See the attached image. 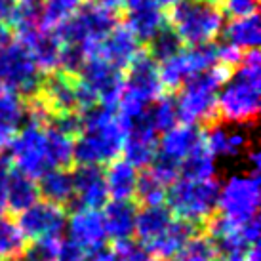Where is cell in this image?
Wrapping results in <instances>:
<instances>
[{"label": "cell", "mask_w": 261, "mask_h": 261, "mask_svg": "<svg viewBox=\"0 0 261 261\" xmlns=\"http://www.w3.org/2000/svg\"><path fill=\"white\" fill-rule=\"evenodd\" d=\"M124 136L126 130L116 107L97 103L82 113V130L73 147V162L79 166L111 164L122 152Z\"/></svg>", "instance_id": "1"}, {"label": "cell", "mask_w": 261, "mask_h": 261, "mask_svg": "<svg viewBox=\"0 0 261 261\" xmlns=\"http://www.w3.org/2000/svg\"><path fill=\"white\" fill-rule=\"evenodd\" d=\"M261 58L257 50L246 51L240 65L229 74L218 94L219 120L234 124H254L259 115Z\"/></svg>", "instance_id": "2"}, {"label": "cell", "mask_w": 261, "mask_h": 261, "mask_svg": "<svg viewBox=\"0 0 261 261\" xmlns=\"http://www.w3.org/2000/svg\"><path fill=\"white\" fill-rule=\"evenodd\" d=\"M232 71L223 65H214L208 71L196 74L181 86L175 97L177 116L189 126H214L218 116V94Z\"/></svg>", "instance_id": "3"}, {"label": "cell", "mask_w": 261, "mask_h": 261, "mask_svg": "<svg viewBox=\"0 0 261 261\" xmlns=\"http://www.w3.org/2000/svg\"><path fill=\"white\" fill-rule=\"evenodd\" d=\"M168 25L189 48L204 46L219 37L223 29V14L216 4L206 0H179L170 12Z\"/></svg>", "instance_id": "4"}, {"label": "cell", "mask_w": 261, "mask_h": 261, "mask_svg": "<svg viewBox=\"0 0 261 261\" xmlns=\"http://www.w3.org/2000/svg\"><path fill=\"white\" fill-rule=\"evenodd\" d=\"M218 179L191 181L179 177L166 191L164 202H168V210L174 214V218L189 221L202 229L204 223L218 210Z\"/></svg>", "instance_id": "5"}, {"label": "cell", "mask_w": 261, "mask_h": 261, "mask_svg": "<svg viewBox=\"0 0 261 261\" xmlns=\"http://www.w3.org/2000/svg\"><path fill=\"white\" fill-rule=\"evenodd\" d=\"M115 27L116 15L113 12L88 4L80 6L67 21L61 23L56 35L65 48H76L84 54V58H90Z\"/></svg>", "instance_id": "6"}, {"label": "cell", "mask_w": 261, "mask_h": 261, "mask_svg": "<svg viewBox=\"0 0 261 261\" xmlns=\"http://www.w3.org/2000/svg\"><path fill=\"white\" fill-rule=\"evenodd\" d=\"M10 147L14 170L31 179H38L46 172L56 170L48 138V124L29 120V124L14 136Z\"/></svg>", "instance_id": "7"}, {"label": "cell", "mask_w": 261, "mask_h": 261, "mask_svg": "<svg viewBox=\"0 0 261 261\" xmlns=\"http://www.w3.org/2000/svg\"><path fill=\"white\" fill-rule=\"evenodd\" d=\"M42 74L29 51L19 42H10L0 48V84L14 90L27 101L37 92Z\"/></svg>", "instance_id": "8"}, {"label": "cell", "mask_w": 261, "mask_h": 261, "mask_svg": "<svg viewBox=\"0 0 261 261\" xmlns=\"http://www.w3.org/2000/svg\"><path fill=\"white\" fill-rule=\"evenodd\" d=\"M214 65H218V46H214V42L204 46H191L187 50L183 48L179 54L162 61V65L159 67L162 88L168 92H174L181 88L187 80L208 71Z\"/></svg>", "instance_id": "9"}, {"label": "cell", "mask_w": 261, "mask_h": 261, "mask_svg": "<svg viewBox=\"0 0 261 261\" xmlns=\"http://www.w3.org/2000/svg\"><path fill=\"white\" fill-rule=\"evenodd\" d=\"M259 208V175L240 174L232 175L219 187L218 214L225 218L248 221L257 218Z\"/></svg>", "instance_id": "10"}, {"label": "cell", "mask_w": 261, "mask_h": 261, "mask_svg": "<svg viewBox=\"0 0 261 261\" xmlns=\"http://www.w3.org/2000/svg\"><path fill=\"white\" fill-rule=\"evenodd\" d=\"M202 231L216 242L219 252H225V255L244 254L259 240V219L252 218L248 221H237L221 214H214L204 223Z\"/></svg>", "instance_id": "11"}, {"label": "cell", "mask_w": 261, "mask_h": 261, "mask_svg": "<svg viewBox=\"0 0 261 261\" xmlns=\"http://www.w3.org/2000/svg\"><path fill=\"white\" fill-rule=\"evenodd\" d=\"M79 76L94 92L101 105H109V107L118 105V97L122 94L124 86V73L120 69L113 67L97 56H90L84 59Z\"/></svg>", "instance_id": "12"}, {"label": "cell", "mask_w": 261, "mask_h": 261, "mask_svg": "<svg viewBox=\"0 0 261 261\" xmlns=\"http://www.w3.org/2000/svg\"><path fill=\"white\" fill-rule=\"evenodd\" d=\"M67 221V212L63 206L37 200L27 210L17 214V227L25 239L38 240L59 237Z\"/></svg>", "instance_id": "13"}, {"label": "cell", "mask_w": 261, "mask_h": 261, "mask_svg": "<svg viewBox=\"0 0 261 261\" xmlns=\"http://www.w3.org/2000/svg\"><path fill=\"white\" fill-rule=\"evenodd\" d=\"M15 38L29 51V56L37 63L38 71H42V74L51 73L61 67L63 44L58 38L56 31H48L42 29L40 25H35L15 33Z\"/></svg>", "instance_id": "14"}, {"label": "cell", "mask_w": 261, "mask_h": 261, "mask_svg": "<svg viewBox=\"0 0 261 261\" xmlns=\"http://www.w3.org/2000/svg\"><path fill=\"white\" fill-rule=\"evenodd\" d=\"M124 130H126L122 145L124 160L130 162L134 168L151 166L152 159L159 151V143H156V130L149 120V111L143 116L126 124Z\"/></svg>", "instance_id": "15"}, {"label": "cell", "mask_w": 261, "mask_h": 261, "mask_svg": "<svg viewBox=\"0 0 261 261\" xmlns=\"http://www.w3.org/2000/svg\"><path fill=\"white\" fill-rule=\"evenodd\" d=\"M122 10L126 15L124 27L138 42H149L168 23L164 12L156 6L154 0H124Z\"/></svg>", "instance_id": "16"}, {"label": "cell", "mask_w": 261, "mask_h": 261, "mask_svg": "<svg viewBox=\"0 0 261 261\" xmlns=\"http://www.w3.org/2000/svg\"><path fill=\"white\" fill-rule=\"evenodd\" d=\"M74 200L84 210H99L107 204L109 193L105 174L99 166H79L73 174Z\"/></svg>", "instance_id": "17"}, {"label": "cell", "mask_w": 261, "mask_h": 261, "mask_svg": "<svg viewBox=\"0 0 261 261\" xmlns=\"http://www.w3.org/2000/svg\"><path fill=\"white\" fill-rule=\"evenodd\" d=\"M69 237L71 242L82 250H99L105 246V227L103 218L97 210H84L80 208L69 219Z\"/></svg>", "instance_id": "18"}, {"label": "cell", "mask_w": 261, "mask_h": 261, "mask_svg": "<svg viewBox=\"0 0 261 261\" xmlns=\"http://www.w3.org/2000/svg\"><path fill=\"white\" fill-rule=\"evenodd\" d=\"M139 51H141V46L136 40V37L126 27L116 25L115 29L109 33V37L99 44V48L95 50L94 56L105 59L107 63H111L113 67L120 69L124 73L130 67L132 61L138 58Z\"/></svg>", "instance_id": "19"}, {"label": "cell", "mask_w": 261, "mask_h": 261, "mask_svg": "<svg viewBox=\"0 0 261 261\" xmlns=\"http://www.w3.org/2000/svg\"><path fill=\"white\" fill-rule=\"evenodd\" d=\"M139 204L136 200H111L103 206V227L105 234L113 242L130 240L136 227Z\"/></svg>", "instance_id": "20"}, {"label": "cell", "mask_w": 261, "mask_h": 261, "mask_svg": "<svg viewBox=\"0 0 261 261\" xmlns=\"http://www.w3.org/2000/svg\"><path fill=\"white\" fill-rule=\"evenodd\" d=\"M204 141V136L196 126H189V124H181L175 126L172 130L164 132V138L159 145V154L166 156V159L179 162L187 159L191 152L195 151L196 147Z\"/></svg>", "instance_id": "21"}, {"label": "cell", "mask_w": 261, "mask_h": 261, "mask_svg": "<svg viewBox=\"0 0 261 261\" xmlns=\"http://www.w3.org/2000/svg\"><path fill=\"white\" fill-rule=\"evenodd\" d=\"M200 231H202V229H198L196 225L174 218L172 225L160 234L159 239L152 242L151 246H147L145 250L149 254L154 255L159 261H170V259H174L175 254L181 250L183 244H185L191 237H195L196 232H200Z\"/></svg>", "instance_id": "22"}, {"label": "cell", "mask_w": 261, "mask_h": 261, "mask_svg": "<svg viewBox=\"0 0 261 261\" xmlns=\"http://www.w3.org/2000/svg\"><path fill=\"white\" fill-rule=\"evenodd\" d=\"M105 174V185L107 193L113 200H134L136 189H138V168H134L130 162L124 159H116L111 164H107Z\"/></svg>", "instance_id": "23"}, {"label": "cell", "mask_w": 261, "mask_h": 261, "mask_svg": "<svg viewBox=\"0 0 261 261\" xmlns=\"http://www.w3.org/2000/svg\"><path fill=\"white\" fill-rule=\"evenodd\" d=\"M174 221V214L168 210L164 204L160 206H143L138 210L136 216V227H134V234L138 237L141 246H151L154 240L159 239L162 232Z\"/></svg>", "instance_id": "24"}, {"label": "cell", "mask_w": 261, "mask_h": 261, "mask_svg": "<svg viewBox=\"0 0 261 261\" xmlns=\"http://www.w3.org/2000/svg\"><path fill=\"white\" fill-rule=\"evenodd\" d=\"M38 195L44 196L46 202L58 204L65 208L67 204L74 200V187H73V174L69 170H50L38 177Z\"/></svg>", "instance_id": "25"}, {"label": "cell", "mask_w": 261, "mask_h": 261, "mask_svg": "<svg viewBox=\"0 0 261 261\" xmlns=\"http://www.w3.org/2000/svg\"><path fill=\"white\" fill-rule=\"evenodd\" d=\"M38 187L37 181L31 179L27 175H23L17 170H10L6 181V208L10 214H21L23 210H27L29 206L38 200Z\"/></svg>", "instance_id": "26"}, {"label": "cell", "mask_w": 261, "mask_h": 261, "mask_svg": "<svg viewBox=\"0 0 261 261\" xmlns=\"http://www.w3.org/2000/svg\"><path fill=\"white\" fill-rule=\"evenodd\" d=\"M204 145L212 156H239L248 149V138L240 132H227L214 124L204 136Z\"/></svg>", "instance_id": "27"}, {"label": "cell", "mask_w": 261, "mask_h": 261, "mask_svg": "<svg viewBox=\"0 0 261 261\" xmlns=\"http://www.w3.org/2000/svg\"><path fill=\"white\" fill-rule=\"evenodd\" d=\"M225 44L237 50H257L259 46V17L257 14L242 19H232L223 33Z\"/></svg>", "instance_id": "28"}, {"label": "cell", "mask_w": 261, "mask_h": 261, "mask_svg": "<svg viewBox=\"0 0 261 261\" xmlns=\"http://www.w3.org/2000/svg\"><path fill=\"white\" fill-rule=\"evenodd\" d=\"M214 174H216V156H212L202 141L181 162L179 177H185L191 181H206V179H214Z\"/></svg>", "instance_id": "29"}, {"label": "cell", "mask_w": 261, "mask_h": 261, "mask_svg": "<svg viewBox=\"0 0 261 261\" xmlns=\"http://www.w3.org/2000/svg\"><path fill=\"white\" fill-rule=\"evenodd\" d=\"M219 255V250L216 242L204 231L196 232L195 237L183 244V248L175 254L174 259L170 261H216Z\"/></svg>", "instance_id": "30"}, {"label": "cell", "mask_w": 261, "mask_h": 261, "mask_svg": "<svg viewBox=\"0 0 261 261\" xmlns=\"http://www.w3.org/2000/svg\"><path fill=\"white\" fill-rule=\"evenodd\" d=\"M80 6H82V0H42V4H40V27L48 31H56Z\"/></svg>", "instance_id": "31"}, {"label": "cell", "mask_w": 261, "mask_h": 261, "mask_svg": "<svg viewBox=\"0 0 261 261\" xmlns=\"http://www.w3.org/2000/svg\"><path fill=\"white\" fill-rule=\"evenodd\" d=\"M181 50H183V42L179 40V37L175 35V31L168 23L145 44L147 54L154 61H160V63L170 58H174L175 54H179Z\"/></svg>", "instance_id": "32"}, {"label": "cell", "mask_w": 261, "mask_h": 261, "mask_svg": "<svg viewBox=\"0 0 261 261\" xmlns=\"http://www.w3.org/2000/svg\"><path fill=\"white\" fill-rule=\"evenodd\" d=\"M25 246V237L10 216L0 214V261H14Z\"/></svg>", "instance_id": "33"}, {"label": "cell", "mask_w": 261, "mask_h": 261, "mask_svg": "<svg viewBox=\"0 0 261 261\" xmlns=\"http://www.w3.org/2000/svg\"><path fill=\"white\" fill-rule=\"evenodd\" d=\"M149 120L156 132H168L179 122L177 105L174 95H160L152 107H149Z\"/></svg>", "instance_id": "34"}, {"label": "cell", "mask_w": 261, "mask_h": 261, "mask_svg": "<svg viewBox=\"0 0 261 261\" xmlns=\"http://www.w3.org/2000/svg\"><path fill=\"white\" fill-rule=\"evenodd\" d=\"M63 240L59 237H50V239L33 240L31 244H25L21 254L14 261H56L59 254Z\"/></svg>", "instance_id": "35"}, {"label": "cell", "mask_w": 261, "mask_h": 261, "mask_svg": "<svg viewBox=\"0 0 261 261\" xmlns=\"http://www.w3.org/2000/svg\"><path fill=\"white\" fill-rule=\"evenodd\" d=\"M166 185H162L159 179H154L147 172V174L139 175L136 198H139V204H143V206H160L166 200Z\"/></svg>", "instance_id": "36"}, {"label": "cell", "mask_w": 261, "mask_h": 261, "mask_svg": "<svg viewBox=\"0 0 261 261\" xmlns=\"http://www.w3.org/2000/svg\"><path fill=\"white\" fill-rule=\"evenodd\" d=\"M111 252L115 254L116 261H159L152 254H149L143 246H138L132 240H118L113 242Z\"/></svg>", "instance_id": "37"}, {"label": "cell", "mask_w": 261, "mask_h": 261, "mask_svg": "<svg viewBox=\"0 0 261 261\" xmlns=\"http://www.w3.org/2000/svg\"><path fill=\"white\" fill-rule=\"evenodd\" d=\"M221 4V14L231 17V19H242L250 15L257 14L259 0H219Z\"/></svg>", "instance_id": "38"}, {"label": "cell", "mask_w": 261, "mask_h": 261, "mask_svg": "<svg viewBox=\"0 0 261 261\" xmlns=\"http://www.w3.org/2000/svg\"><path fill=\"white\" fill-rule=\"evenodd\" d=\"M84 252L86 250H82L76 244H73L71 240H67V242H61V248H59V254L56 261H82Z\"/></svg>", "instance_id": "39"}, {"label": "cell", "mask_w": 261, "mask_h": 261, "mask_svg": "<svg viewBox=\"0 0 261 261\" xmlns=\"http://www.w3.org/2000/svg\"><path fill=\"white\" fill-rule=\"evenodd\" d=\"M10 160L0 156V214L6 208V181L10 175Z\"/></svg>", "instance_id": "40"}, {"label": "cell", "mask_w": 261, "mask_h": 261, "mask_svg": "<svg viewBox=\"0 0 261 261\" xmlns=\"http://www.w3.org/2000/svg\"><path fill=\"white\" fill-rule=\"evenodd\" d=\"M92 6L101 8V10H107V12H120L122 10V2L124 0H88Z\"/></svg>", "instance_id": "41"}, {"label": "cell", "mask_w": 261, "mask_h": 261, "mask_svg": "<svg viewBox=\"0 0 261 261\" xmlns=\"http://www.w3.org/2000/svg\"><path fill=\"white\" fill-rule=\"evenodd\" d=\"M15 134H17V130H14V128H10V126L0 122V152L12 143V139H14Z\"/></svg>", "instance_id": "42"}, {"label": "cell", "mask_w": 261, "mask_h": 261, "mask_svg": "<svg viewBox=\"0 0 261 261\" xmlns=\"http://www.w3.org/2000/svg\"><path fill=\"white\" fill-rule=\"evenodd\" d=\"M14 10V0H0V23H6Z\"/></svg>", "instance_id": "43"}, {"label": "cell", "mask_w": 261, "mask_h": 261, "mask_svg": "<svg viewBox=\"0 0 261 261\" xmlns=\"http://www.w3.org/2000/svg\"><path fill=\"white\" fill-rule=\"evenodd\" d=\"M248 160H250V164H252V174H257L261 168V156H259V151H250L248 154Z\"/></svg>", "instance_id": "44"}, {"label": "cell", "mask_w": 261, "mask_h": 261, "mask_svg": "<svg viewBox=\"0 0 261 261\" xmlns=\"http://www.w3.org/2000/svg\"><path fill=\"white\" fill-rule=\"evenodd\" d=\"M15 4H23V6H31V8H40L42 0H14Z\"/></svg>", "instance_id": "45"}, {"label": "cell", "mask_w": 261, "mask_h": 261, "mask_svg": "<svg viewBox=\"0 0 261 261\" xmlns=\"http://www.w3.org/2000/svg\"><path fill=\"white\" fill-rule=\"evenodd\" d=\"M154 2H156L159 8H174L179 0H154Z\"/></svg>", "instance_id": "46"}, {"label": "cell", "mask_w": 261, "mask_h": 261, "mask_svg": "<svg viewBox=\"0 0 261 261\" xmlns=\"http://www.w3.org/2000/svg\"><path fill=\"white\" fill-rule=\"evenodd\" d=\"M216 261H244V254H229L221 257V259H216Z\"/></svg>", "instance_id": "47"}, {"label": "cell", "mask_w": 261, "mask_h": 261, "mask_svg": "<svg viewBox=\"0 0 261 261\" xmlns=\"http://www.w3.org/2000/svg\"><path fill=\"white\" fill-rule=\"evenodd\" d=\"M206 2H212V4H216V2H219V0H206Z\"/></svg>", "instance_id": "48"}]
</instances>
